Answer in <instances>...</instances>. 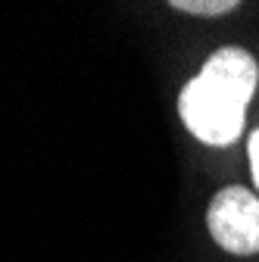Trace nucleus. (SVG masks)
<instances>
[{"label": "nucleus", "instance_id": "7ed1b4c3", "mask_svg": "<svg viewBox=\"0 0 259 262\" xmlns=\"http://www.w3.org/2000/svg\"><path fill=\"white\" fill-rule=\"evenodd\" d=\"M172 10L193 13V16H219L238 10V0H172Z\"/></svg>", "mask_w": 259, "mask_h": 262}, {"label": "nucleus", "instance_id": "f257e3e1", "mask_svg": "<svg viewBox=\"0 0 259 262\" xmlns=\"http://www.w3.org/2000/svg\"><path fill=\"white\" fill-rule=\"evenodd\" d=\"M259 84V66L244 47L215 50L197 78H190L178 97V113L187 131L209 147L238 141L247 103Z\"/></svg>", "mask_w": 259, "mask_h": 262}, {"label": "nucleus", "instance_id": "20e7f679", "mask_svg": "<svg viewBox=\"0 0 259 262\" xmlns=\"http://www.w3.org/2000/svg\"><path fill=\"white\" fill-rule=\"evenodd\" d=\"M247 150H250V169H253V178H256V187H259V128L250 135Z\"/></svg>", "mask_w": 259, "mask_h": 262}, {"label": "nucleus", "instance_id": "f03ea898", "mask_svg": "<svg viewBox=\"0 0 259 262\" xmlns=\"http://www.w3.org/2000/svg\"><path fill=\"white\" fill-rule=\"evenodd\" d=\"M212 241L234 256L259 253V200L247 187H225L206 209Z\"/></svg>", "mask_w": 259, "mask_h": 262}]
</instances>
